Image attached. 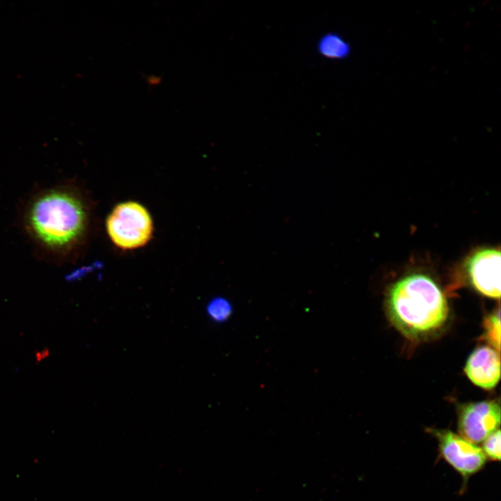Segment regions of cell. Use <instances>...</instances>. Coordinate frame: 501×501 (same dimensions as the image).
Segmentation results:
<instances>
[{
  "label": "cell",
  "instance_id": "5",
  "mask_svg": "<svg viewBox=\"0 0 501 501\" xmlns=\"http://www.w3.org/2000/svg\"><path fill=\"white\" fill-rule=\"evenodd\" d=\"M457 427L460 436L477 444L499 429L500 406L495 400L462 404L458 408Z\"/></svg>",
  "mask_w": 501,
  "mask_h": 501
},
{
  "label": "cell",
  "instance_id": "12",
  "mask_svg": "<svg viewBox=\"0 0 501 501\" xmlns=\"http://www.w3.org/2000/svg\"><path fill=\"white\" fill-rule=\"evenodd\" d=\"M46 353H49L47 350H43V351L38 352L36 355L37 361H40L42 358L47 356L48 354H46Z\"/></svg>",
  "mask_w": 501,
  "mask_h": 501
},
{
  "label": "cell",
  "instance_id": "1",
  "mask_svg": "<svg viewBox=\"0 0 501 501\" xmlns=\"http://www.w3.org/2000/svg\"><path fill=\"white\" fill-rule=\"evenodd\" d=\"M89 212L79 189L63 182L34 190L24 203L21 222L37 256L61 264L74 259L85 243Z\"/></svg>",
  "mask_w": 501,
  "mask_h": 501
},
{
  "label": "cell",
  "instance_id": "9",
  "mask_svg": "<svg viewBox=\"0 0 501 501\" xmlns=\"http://www.w3.org/2000/svg\"><path fill=\"white\" fill-rule=\"evenodd\" d=\"M207 316L215 322H223L228 319L232 312L230 302L223 297L212 299L206 305Z\"/></svg>",
  "mask_w": 501,
  "mask_h": 501
},
{
  "label": "cell",
  "instance_id": "7",
  "mask_svg": "<svg viewBox=\"0 0 501 501\" xmlns=\"http://www.w3.org/2000/svg\"><path fill=\"white\" fill-rule=\"evenodd\" d=\"M464 372L475 385L486 390L493 388L500 378V353L488 346L477 348L469 356Z\"/></svg>",
  "mask_w": 501,
  "mask_h": 501
},
{
  "label": "cell",
  "instance_id": "3",
  "mask_svg": "<svg viewBox=\"0 0 501 501\" xmlns=\"http://www.w3.org/2000/svg\"><path fill=\"white\" fill-rule=\"evenodd\" d=\"M108 235L122 250H133L147 244L153 232V222L148 209L140 203L118 204L106 221Z\"/></svg>",
  "mask_w": 501,
  "mask_h": 501
},
{
  "label": "cell",
  "instance_id": "11",
  "mask_svg": "<svg viewBox=\"0 0 501 501\" xmlns=\"http://www.w3.org/2000/svg\"><path fill=\"white\" fill-rule=\"evenodd\" d=\"M482 449L486 458L494 461H500L501 456L500 429L495 431L484 439Z\"/></svg>",
  "mask_w": 501,
  "mask_h": 501
},
{
  "label": "cell",
  "instance_id": "4",
  "mask_svg": "<svg viewBox=\"0 0 501 501\" xmlns=\"http://www.w3.org/2000/svg\"><path fill=\"white\" fill-rule=\"evenodd\" d=\"M436 438L440 456L462 477L463 485L485 466L487 458L482 447L447 429H429Z\"/></svg>",
  "mask_w": 501,
  "mask_h": 501
},
{
  "label": "cell",
  "instance_id": "10",
  "mask_svg": "<svg viewBox=\"0 0 501 501\" xmlns=\"http://www.w3.org/2000/svg\"><path fill=\"white\" fill-rule=\"evenodd\" d=\"M484 338L500 353V310L488 317L484 321Z\"/></svg>",
  "mask_w": 501,
  "mask_h": 501
},
{
  "label": "cell",
  "instance_id": "2",
  "mask_svg": "<svg viewBox=\"0 0 501 501\" xmlns=\"http://www.w3.org/2000/svg\"><path fill=\"white\" fill-rule=\"evenodd\" d=\"M386 310L390 322L406 337L418 339L443 326L449 306L445 294L429 276L407 275L388 290Z\"/></svg>",
  "mask_w": 501,
  "mask_h": 501
},
{
  "label": "cell",
  "instance_id": "8",
  "mask_svg": "<svg viewBox=\"0 0 501 501\" xmlns=\"http://www.w3.org/2000/svg\"><path fill=\"white\" fill-rule=\"evenodd\" d=\"M317 50L324 57L330 59H344L351 54L350 45L339 34L328 33L317 42Z\"/></svg>",
  "mask_w": 501,
  "mask_h": 501
},
{
  "label": "cell",
  "instance_id": "6",
  "mask_svg": "<svg viewBox=\"0 0 501 501\" xmlns=\"http://www.w3.org/2000/svg\"><path fill=\"white\" fill-rule=\"evenodd\" d=\"M500 251L483 248L475 252L466 262L469 280L480 294L493 299L500 297Z\"/></svg>",
  "mask_w": 501,
  "mask_h": 501
}]
</instances>
